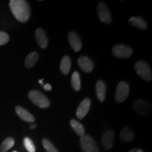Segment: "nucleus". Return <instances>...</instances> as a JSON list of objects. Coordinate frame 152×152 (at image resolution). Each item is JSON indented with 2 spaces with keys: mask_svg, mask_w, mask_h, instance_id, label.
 <instances>
[{
  "mask_svg": "<svg viewBox=\"0 0 152 152\" xmlns=\"http://www.w3.org/2000/svg\"><path fill=\"white\" fill-rule=\"evenodd\" d=\"M35 39L42 49H46L48 46V38L42 28H37L35 30Z\"/></svg>",
  "mask_w": 152,
  "mask_h": 152,
  "instance_id": "nucleus-12",
  "label": "nucleus"
},
{
  "mask_svg": "<svg viewBox=\"0 0 152 152\" xmlns=\"http://www.w3.org/2000/svg\"><path fill=\"white\" fill-rule=\"evenodd\" d=\"M36 128V125H32L31 126H30V129H32V130H33V129H35Z\"/></svg>",
  "mask_w": 152,
  "mask_h": 152,
  "instance_id": "nucleus-28",
  "label": "nucleus"
},
{
  "mask_svg": "<svg viewBox=\"0 0 152 152\" xmlns=\"http://www.w3.org/2000/svg\"><path fill=\"white\" fill-rule=\"evenodd\" d=\"M77 63H78L80 68L86 73H91L94 69V63L89 57L84 56L79 57L77 59Z\"/></svg>",
  "mask_w": 152,
  "mask_h": 152,
  "instance_id": "nucleus-11",
  "label": "nucleus"
},
{
  "mask_svg": "<svg viewBox=\"0 0 152 152\" xmlns=\"http://www.w3.org/2000/svg\"><path fill=\"white\" fill-rule=\"evenodd\" d=\"M9 36L4 32L0 31V45H6L9 42Z\"/></svg>",
  "mask_w": 152,
  "mask_h": 152,
  "instance_id": "nucleus-25",
  "label": "nucleus"
},
{
  "mask_svg": "<svg viewBox=\"0 0 152 152\" xmlns=\"http://www.w3.org/2000/svg\"><path fill=\"white\" fill-rule=\"evenodd\" d=\"M43 88H44V90H46V91H51L52 90V86H51V85H49L47 83V84H45V85H44Z\"/></svg>",
  "mask_w": 152,
  "mask_h": 152,
  "instance_id": "nucleus-26",
  "label": "nucleus"
},
{
  "mask_svg": "<svg viewBox=\"0 0 152 152\" xmlns=\"http://www.w3.org/2000/svg\"><path fill=\"white\" fill-rule=\"evenodd\" d=\"M132 108L134 111L140 115L147 116L151 114V106L147 101L144 99L136 100L133 103Z\"/></svg>",
  "mask_w": 152,
  "mask_h": 152,
  "instance_id": "nucleus-5",
  "label": "nucleus"
},
{
  "mask_svg": "<svg viewBox=\"0 0 152 152\" xmlns=\"http://www.w3.org/2000/svg\"><path fill=\"white\" fill-rule=\"evenodd\" d=\"M71 85L73 90L75 91H79L81 88V81L80 76L78 72L75 71L72 75L71 77Z\"/></svg>",
  "mask_w": 152,
  "mask_h": 152,
  "instance_id": "nucleus-21",
  "label": "nucleus"
},
{
  "mask_svg": "<svg viewBox=\"0 0 152 152\" xmlns=\"http://www.w3.org/2000/svg\"><path fill=\"white\" fill-rule=\"evenodd\" d=\"M130 93V86L126 82L121 81L118 85L115 98L118 103H122L128 98Z\"/></svg>",
  "mask_w": 152,
  "mask_h": 152,
  "instance_id": "nucleus-6",
  "label": "nucleus"
},
{
  "mask_svg": "<svg viewBox=\"0 0 152 152\" xmlns=\"http://www.w3.org/2000/svg\"><path fill=\"white\" fill-rule=\"evenodd\" d=\"M15 141L13 138L8 137L7 138L2 142V144L0 146V151L1 152H7L11 148H12L14 146Z\"/></svg>",
  "mask_w": 152,
  "mask_h": 152,
  "instance_id": "nucleus-22",
  "label": "nucleus"
},
{
  "mask_svg": "<svg viewBox=\"0 0 152 152\" xmlns=\"http://www.w3.org/2000/svg\"><path fill=\"white\" fill-rule=\"evenodd\" d=\"M13 152H17V151H13Z\"/></svg>",
  "mask_w": 152,
  "mask_h": 152,
  "instance_id": "nucleus-30",
  "label": "nucleus"
},
{
  "mask_svg": "<svg viewBox=\"0 0 152 152\" xmlns=\"http://www.w3.org/2000/svg\"><path fill=\"white\" fill-rule=\"evenodd\" d=\"M80 147L84 152H99V147L95 140L90 135L85 134L80 140Z\"/></svg>",
  "mask_w": 152,
  "mask_h": 152,
  "instance_id": "nucleus-4",
  "label": "nucleus"
},
{
  "mask_svg": "<svg viewBox=\"0 0 152 152\" xmlns=\"http://www.w3.org/2000/svg\"><path fill=\"white\" fill-rule=\"evenodd\" d=\"M39 84H40V85H43V79H42V80H39Z\"/></svg>",
  "mask_w": 152,
  "mask_h": 152,
  "instance_id": "nucleus-29",
  "label": "nucleus"
},
{
  "mask_svg": "<svg viewBox=\"0 0 152 152\" xmlns=\"http://www.w3.org/2000/svg\"><path fill=\"white\" fill-rule=\"evenodd\" d=\"M114 140V132L112 130H108L104 133L102 136V142L104 149L109 150L113 146V142Z\"/></svg>",
  "mask_w": 152,
  "mask_h": 152,
  "instance_id": "nucleus-14",
  "label": "nucleus"
},
{
  "mask_svg": "<svg viewBox=\"0 0 152 152\" xmlns=\"http://www.w3.org/2000/svg\"><path fill=\"white\" fill-rule=\"evenodd\" d=\"M114 56L119 58H127L132 54L133 50L130 47L123 45H115L112 49Z\"/></svg>",
  "mask_w": 152,
  "mask_h": 152,
  "instance_id": "nucleus-7",
  "label": "nucleus"
},
{
  "mask_svg": "<svg viewBox=\"0 0 152 152\" xmlns=\"http://www.w3.org/2000/svg\"><path fill=\"white\" fill-rule=\"evenodd\" d=\"M24 146L28 152H35V147L33 142L29 137H25L23 140Z\"/></svg>",
  "mask_w": 152,
  "mask_h": 152,
  "instance_id": "nucleus-24",
  "label": "nucleus"
},
{
  "mask_svg": "<svg viewBox=\"0 0 152 152\" xmlns=\"http://www.w3.org/2000/svg\"><path fill=\"white\" fill-rule=\"evenodd\" d=\"M68 42H69V44L72 49L75 52L80 51V49H82V42L78 35L75 32L71 31L68 33Z\"/></svg>",
  "mask_w": 152,
  "mask_h": 152,
  "instance_id": "nucleus-10",
  "label": "nucleus"
},
{
  "mask_svg": "<svg viewBox=\"0 0 152 152\" xmlns=\"http://www.w3.org/2000/svg\"><path fill=\"white\" fill-rule=\"evenodd\" d=\"M129 23L132 25L134 27H136L139 29L144 30H146L148 27L147 22L144 20L142 17L140 16H133L129 19Z\"/></svg>",
  "mask_w": 152,
  "mask_h": 152,
  "instance_id": "nucleus-16",
  "label": "nucleus"
},
{
  "mask_svg": "<svg viewBox=\"0 0 152 152\" xmlns=\"http://www.w3.org/2000/svg\"><path fill=\"white\" fill-rule=\"evenodd\" d=\"M90 105L91 100L90 98L85 99L80 104V105L77 109V111H76V115H77V118L82 120L86 116V115L88 113L89 111H90Z\"/></svg>",
  "mask_w": 152,
  "mask_h": 152,
  "instance_id": "nucleus-9",
  "label": "nucleus"
},
{
  "mask_svg": "<svg viewBox=\"0 0 152 152\" xmlns=\"http://www.w3.org/2000/svg\"><path fill=\"white\" fill-rule=\"evenodd\" d=\"M70 125H71V128H73L76 134L77 135L80 137H83L85 134V130L83 125H82L80 123H79L78 121H77L75 119H72L70 121Z\"/></svg>",
  "mask_w": 152,
  "mask_h": 152,
  "instance_id": "nucleus-18",
  "label": "nucleus"
},
{
  "mask_svg": "<svg viewBox=\"0 0 152 152\" xmlns=\"http://www.w3.org/2000/svg\"><path fill=\"white\" fill-rule=\"evenodd\" d=\"M134 69L137 75L144 80L149 82L152 79L151 69L149 64L144 61H139L134 65Z\"/></svg>",
  "mask_w": 152,
  "mask_h": 152,
  "instance_id": "nucleus-3",
  "label": "nucleus"
},
{
  "mask_svg": "<svg viewBox=\"0 0 152 152\" xmlns=\"http://www.w3.org/2000/svg\"><path fill=\"white\" fill-rule=\"evenodd\" d=\"M9 7L17 20L21 23L28 21L30 17V6L24 0H11Z\"/></svg>",
  "mask_w": 152,
  "mask_h": 152,
  "instance_id": "nucleus-1",
  "label": "nucleus"
},
{
  "mask_svg": "<svg viewBox=\"0 0 152 152\" xmlns=\"http://www.w3.org/2000/svg\"><path fill=\"white\" fill-rule=\"evenodd\" d=\"M134 133L129 127H124L120 132V138L125 142H130L134 140Z\"/></svg>",
  "mask_w": 152,
  "mask_h": 152,
  "instance_id": "nucleus-17",
  "label": "nucleus"
},
{
  "mask_svg": "<svg viewBox=\"0 0 152 152\" xmlns=\"http://www.w3.org/2000/svg\"><path fill=\"white\" fill-rule=\"evenodd\" d=\"M129 152H144V151L140 149H131Z\"/></svg>",
  "mask_w": 152,
  "mask_h": 152,
  "instance_id": "nucleus-27",
  "label": "nucleus"
},
{
  "mask_svg": "<svg viewBox=\"0 0 152 152\" xmlns=\"http://www.w3.org/2000/svg\"><path fill=\"white\" fill-rule=\"evenodd\" d=\"M71 68V60L68 56H65L63 57L60 64L61 71L64 75H67L70 72Z\"/></svg>",
  "mask_w": 152,
  "mask_h": 152,
  "instance_id": "nucleus-19",
  "label": "nucleus"
},
{
  "mask_svg": "<svg viewBox=\"0 0 152 152\" xmlns=\"http://www.w3.org/2000/svg\"><path fill=\"white\" fill-rule=\"evenodd\" d=\"M106 86L103 81L99 80L96 83V94L98 99L103 102L106 99Z\"/></svg>",
  "mask_w": 152,
  "mask_h": 152,
  "instance_id": "nucleus-15",
  "label": "nucleus"
},
{
  "mask_svg": "<svg viewBox=\"0 0 152 152\" xmlns=\"http://www.w3.org/2000/svg\"><path fill=\"white\" fill-rule=\"evenodd\" d=\"M28 97L34 104L38 107L46 109L49 107L50 102L49 99L43 93L37 90H32L28 93Z\"/></svg>",
  "mask_w": 152,
  "mask_h": 152,
  "instance_id": "nucleus-2",
  "label": "nucleus"
},
{
  "mask_svg": "<svg viewBox=\"0 0 152 152\" xmlns=\"http://www.w3.org/2000/svg\"><path fill=\"white\" fill-rule=\"evenodd\" d=\"M42 144L47 152H58L56 148L54 146V144L47 139H43Z\"/></svg>",
  "mask_w": 152,
  "mask_h": 152,
  "instance_id": "nucleus-23",
  "label": "nucleus"
},
{
  "mask_svg": "<svg viewBox=\"0 0 152 152\" xmlns=\"http://www.w3.org/2000/svg\"><path fill=\"white\" fill-rule=\"evenodd\" d=\"M15 110H16V113L18 115V116L23 121L28 123H33L35 121V117L31 113H30L27 110L25 109L24 108L18 106H16Z\"/></svg>",
  "mask_w": 152,
  "mask_h": 152,
  "instance_id": "nucleus-13",
  "label": "nucleus"
},
{
  "mask_svg": "<svg viewBox=\"0 0 152 152\" xmlns=\"http://www.w3.org/2000/svg\"><path fill=\"white\" fill-rule=\"evenodd\" d=\"M97 14L100 20L106 24H110L112 21L111 13L105 3L101 1L97 5Z\"/></svg>",
  "mask_w": 152,
  "mask_h": 152,
  "instance_id": "nucleus-8",
  "label": "nucleus"
},
{
  "mask_svg": "<svg viewBox=\"0 0 152 152\" xmlns=\"http://www.w3.org/2000/svg\"><path fill=\"white\" fill-rule=\"evenodd\" d=\"M39 59V54L37 52H32L28 55L25 61V66L27 68H31L35 65Z\"/></svg>",
  "mask_w": 152,
  "mask_h": 152,
  "instance_id": "nucleus-20",
  "label": "nucleus"
}]
</instances>
